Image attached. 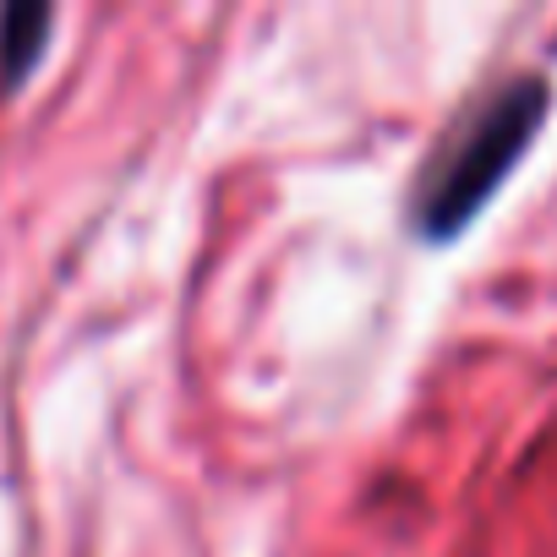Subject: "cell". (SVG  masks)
Returning a JSON list of instances; mask_svg holds the SVG:
<instances>
[{"label":"cell","mask_w":557,"mask_h":557,"mask_svg":"<svg viewBox=\"0 0 557 557\" xmlns=\"http://www.w3.org/2000/svg\"><path fill=\"white\" fill-rule=\"evenodd\" d=\"M552 88L546 77H508L492 94H481L437 143V153L421 164L410 191V224L421 240H454L465 235L486 202L508 186V175L535 148V132L546 126Z\"/></svg>","instance_id":"cell-1"},{"label":"cell","mask_w":557,"mask_h":557,"mask_svg":"<svg viewBox=\"0 0 557 557\" xmlns=\"http://www.w3.org/2000/svg\"><path fill=\"white\" fill-rule=\"evenodd\" d=\"M50 28H55L50 7H7L0 12V88H17L39 66Z\"/></svg>","instance_id":"cell-2"}]
</instances>
